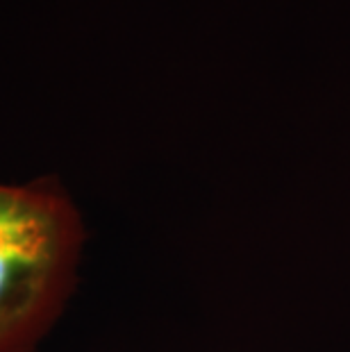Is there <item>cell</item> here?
<instances>
[{
	"mask_svg": "<svg viewBox=\"0 0 350 352\" xmlns=\"http://www.w3.org/2000/svg\"><path fill=\"white\" fill-rule=\"evenodd\" d=\"M82 223L53 177L0 184V352H25L76 280Z\"/></svg>",
	"mask_w": 350,
	"mask_h": 352,
	"instance_id": "1",
	"label": "cell"
}]
</instances>
